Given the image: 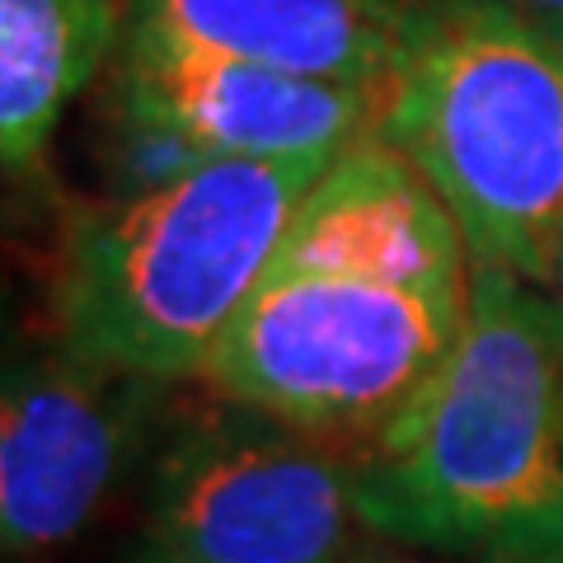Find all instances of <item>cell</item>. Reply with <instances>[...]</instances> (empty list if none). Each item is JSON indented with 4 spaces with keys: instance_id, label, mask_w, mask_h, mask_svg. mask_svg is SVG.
<instances>
[{
    "instance_id": "cell-10",
    "label": "cell",
    "mask_w": 563,
    "mask_h": 563,
    "mask_svg": "<svg viewBox=\"0 0 563 563\" xmlns=\"http://www.w3.org/2000/svg\"><path fill=\"white\" fill-rule=\"evenodd\" d=\"M128 0H0V155L29 174L103 57Z\"/></svg>"
},
{
    "instance_id": "cell-13",
    "label": "cell",
    "mask_w": 563,
    "mask_h": 563,
    "mask_svg": "<svg viewBox=\"0 0 563 563\" xmlns=\"http://www.w3.org/2000/svg\"><path fill=\"white\" fill-rule=\"evenodd\" d=\"M507 5L536 14V20H563V0H507Z\"/></svg>"
},
{
    "instance_id": "cell-1",
    "label": "cell",
    "mask_w": 563,
    "mask_h": 563,
    "mask_svg": "<svg viewBox=\"0 0 563 563\" xmlns=\"http://www.w3.org/2000/svg\"><path fill=\"white\" fill-rule=\"evenodd\" d=\"M372 531L498 559L563 517V306L470 263V306L432 380L352 465Z\"/></svg>"
},
{
    "instance_id": "cell-11",
    "label": "cell",
    "mask_w": 563,
    "mask_h": 563,
    "mask_svg": "<svg viewBox=\"0 0 563 563\" xmlns=\"http://www.w3.org/2000/svg\"><path fill=\"white\" fill-rule=\"evenodd\" d=\"M211 155L179 132L174 122L155 118L141 103L113 95L109 103V174H113V198H136V192H155L188 179L202 169Z\"/></svg>"
},
{
    "instance_id": "cell-7",
    "label": "cell",
    "mask_w": 563,
    "mask_h": 563,
    "mask_svg": "<svg viewBox=\"0 0 563 563\" xmlns=\"http://www.w3.org/2000/svg\"><path fill=\"white\" fill-rule=\"evenodd\" d=\"M113 95L188 132L211 161L343 155L376 136L390 80L352 85L291 76L165 33L122 29Z\"/></svg>"
},
{
    "instance_id": "cell-15",
    "label": "cell",
    "mask_w": 563,
    "mask_h": 563,
    "mask_svg": "<svg viewBox=\"0 0 563 563\" xmlns=\"http://www.w3.org/2000/svg\"><path fill=\"white\" fill-rule=\"evenodd\" d=\"M550 296H559V306H563V244H559V254H554V273H550V287H544Z\"/></svg>"
},
{
    "instance_id": "cell-2",
    "label": "cell",
    "mask_w": 563,
    "mask_h": 563,
    "mask_svg": "<svg viewBox=\"0 0 563 563\" xmlns=\"http://www.w3.org/2000/svg\"><path fill=\"white\" fill-rule=\"evenodd\" d=\"M329 165L207 161L169 188L80 207L57 263L62 347L146 380L202 376Z\"/></svg>"
},
{
    "instance_id": "cell-14",
    "label": "cell",
    "mask_w": 563,
    "mask_h": 563,
    "mask_svg": "<svg viewBox=\"0 0 563 563\" xmlns=\"http://www.w3.org/2000/svg\"><path fill=\"white\" fill-rule=\"evenodd\" d=\"M136 563H202V559H188V554H179V550H169V544L155 540L151 550H141V554H136Z\"/></svg>"
},
{
    "instance_id": "cell-17",
    "label": "cell",
    "mask_w": 563,
    "mask_h": 563,
    "mask_svg": "<svg viewBox=\"0 0 563 563\" xmlns=\"http://www.w3.org/2000/svg\"><path fill=\"white\" fill-rule=\"evenodd\" d=\"M347 563H390V559H347Z\"/></svg>"
},
{
    "instance_id": "cell-12",
    "label": "cell",
    "mask_w": 563,
    "mask_h": 563,
    "mask_svg": "<svg viewBox=\"0 0 563 563\" xmlns=\"http://www.w3.org/2000/svg\"><path fill=\"white\" fill-rule=\"evenodd\" d=\"M493 563H563V517L550 526V531H540L536 540L517 544V550L498 554Z\"/></svg>"
},
{
    "instance_id": "cell-9",
    "label": "cell",
    "mask_w": 563,
    "mask_h": 563,
    "mask_svg": "<svg viewBox=\"0 0 563 563\" xmlns=\"http://www.w3.org/2000/svg\"><path fill=\"white\" fill-rule=\"evenodd\" d=\"M422 0H128V29L291 76L376 85L409 47Z\"/></svg>"
},
{
    "instance_id": "cell-6",
    "label": "cell",
    "mask_w": 563,
    "mask_h": 563,
    "mask_svg": "<svg viewBox=\"0 0 563 563\" xmlns=\"http://www.w3.org/2000/svg\"><path fill=\"white\" fill-rule=\"evenodd\" d=\"M161 380L80 357L24 362L0 404V536L10 559L47 554L99 512Z\"/></svg>"
},
{
    "instance_id": "cell-5",
    "label": "cell",
    "mask_w": 563,
    "mask_h": 563,
    "mask_svg": "<svg viewBox=\"0 0 563 563\" xmlns=\"http://www.w3.org/2000/svg\"><path fill=\"white\" fill-rule=\"evenodd\" d=\"M151 521L155 540L202 563H347L366 526L352 465L244 404L165 451Z\"/></svg>"
},
{
    "instance_id": "cell-16",
    "label": "cell",
    "mask_w": 563,
    "mask_h": 563,
    "mask_svg": "<svg viewBox=\"0 0 563 563\" xmlns=\"http://www.w3.org/2000/svg\"><path fill=\"white\" fill-rule=\"evenodd\" d=\"M531 20H536V14H531ZM540 29L550 33V38H554V43L563 47V20H540Z\"/></svg>"
},
{
    "instance_id": "cell-8",
    "label": "cell",
    "mask_w": 563,
    "mask_h": 563,
    "mask_svg": "<svg viewBox=\"0 0 563 563\" xmlns=\"http://www.w3.org/2000/svg\"><path fill=\"white\" fill-rule=\"evenodd\" d=\"M282 273L372 277L399 287H465L470 250L432 184L380 136L320 174L277 250Z\"/></svg>"
},
{
    "instance_id": "cell-3",
    "label": "cell",
    "mask_w": 563,
    "mask_h": 563,
    "mask_svg": "<svg viewBox=\"0 0 563 563\" xmlns=\"http://www.w3.org/2000/svg\"><path fill=\"white\" fill-rule=\"evenodd\" d=\"M376 136L465 235L470 263L550 287L563 244V47L507 0H422Z\"/></svg>"
},
{
    "instance_id": "cell-4",
    "label": "cell",
    "mask_w": 563,
    "mask_h": 563,
    "mask_svg": "<svg viewBox=\"0 0 563 563\" xmlns=\"http://www.w3.org/2000/svg\"><path fill=\"white\" fill-rule=\"evenodd\" d=\"M465 306L470 282L399 287L273 268L225 329L202 380L314 442H376L442 366Z\"/></svg>"
}]
</instances>
